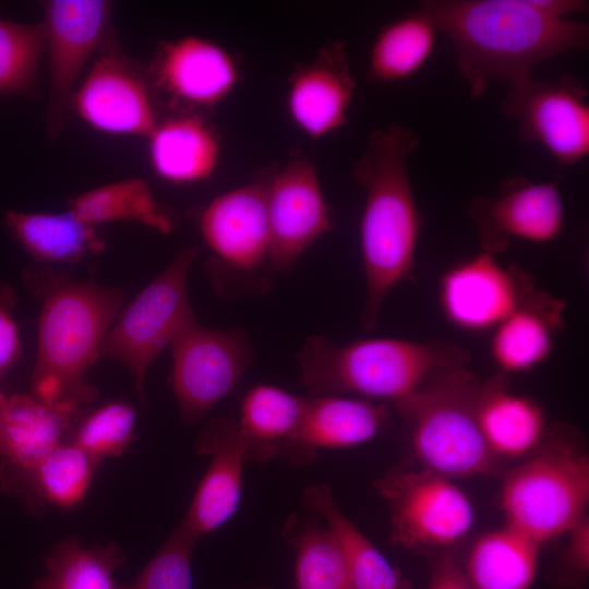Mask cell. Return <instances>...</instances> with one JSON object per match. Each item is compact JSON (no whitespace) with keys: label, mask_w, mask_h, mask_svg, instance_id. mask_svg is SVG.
I'll return each instance as SVG.
<instances>
[{"label":"cell","mask_w":589,"mask_h":589,"mask_svg":"<svg viewBox=\"0 0 589 589\" xmlns=\"http://www.w3.org/2000/svg\"><path fill=\"white\" fill-rule=\"evenodd\" d=\"M556 581L564 589H577L589 570V519L584 517L568 533Z\"/></svg>","instance_id":"cell-37"},{"label":"cell","mask_w":589,"mask_h":589,"mask_svg":"<svg viewBox=\"0 0 589 589\" xmlns=\"http://www.w3.org/2000/svg\"><path fill=\"white\" fill-rule=\"evenodd\" d=\"M4 220L14 238L39 261L76 262L98 254L105 247L96 226L71 209L63 213L10 209Z\"/></svg>","instance_id":"cell-27"},{"label":"cell","mask_w":589,"mask_h":589,"mask_svg":"<svg viewBox=\"0 0 589 589\" xmlns=\"http://www.w3.org/2000/svg\"><path fill=\"white\" fill-rule=\"evenodd\" d=\"M197 539L181 521L139 574L118 589H193L191 563Z\"/></svg>","instance_id":"cell-35"},{"label":"cell","mask_w":589,"mask_h":589,"mask_svg":"<svg viewBox=\"0 0 589 589\" xmlns=\"http://www.w3.org/2000/svg\"><path fill=\"white\" fill-rule=\"evenodd\" d=\"M388 420L385 405L341 395L306 397L296 438L299 462L312 459L315 448H342L377 436Z\"/></svg>","instance_id":"cell-23"},{"label":"cell","mask_w":589,"mask_h":589,"mask_svg":"<svg viewBox=\"0 0 589 589\" xmlns=\"http://www.w3.org/2000/svg\"><path fill=\"white\" fill-rule=\"evenodd\" d=\"M261 589H271V588H261Z\"/></svg>","instance_id":"cell-40"},{"label":"cell","mask_w":589,"mask_h":589,"mask_svg":"<svg viewBox=\"0 0 589 589\" xmlns=\"http://www.w3.org/2000/svg\"><path fill=\"white\" fill-rule=\"evenodd\" d=\"M169 347L170 383L181 418L188 423L199 421L236 387L253 356L250 338L242 329L209 328L196 320Z\"/></svg>","instance_id":"cell-11"},{"label":"cell","mask_w":589,"mask_h":589,"mask_svg":"<svg viewBox=\"0 0 589 589\" xmlns=\"http://www.w3.org/2000/svg\"><path fill=\"white\" fill-rule=\"evenodd\" d=\"M428 589H472L466 574L449 554L433 565Z\"/></svg>","instance_id":"cell-38"},{"label":"cell","mask_w":589,"mask_h":589,"mask_svg":"<svg viewBox=\"0 0 589 589\" xmlns=\"http://www.w3.org/2000/svg\"><path fill=\"white\" fill-rule=\"evenodd\" d=\"M565 309V301L536 288L493 329L490 356L502 374L530 371L549 358Z\"/></svg>","instance_id":"cell-21"},{"label":"cell","mask_w":589,"mask_h":589,"mask_svg":"<svg viewBox=\"0 0 589 589\" xmlns=\"http://www.w3.org/2000/svg\"><path fill=\"white\" fill-rule=\"evenodd\" d=\"M437 28L414 10L385 24L370 50L368 79L375 84H393L418 73L430 59Z\"/></svg>","instance_id":"cell-30"},{"label":"cell","mask_w":589,"mask_h":589,"mask_svg":"<svg viewBox=\"0 0 589 589\" xmlns=\"http://www.w3.org/2000/svg\"><path fill=\"white\" fill-rule=\"evenodd\" d=\"M420 135L396 122L374 130L362 155L352 164L353 179L364 191L360 245L365 298L359 318L372 332L390 291L409 280L423 224L407 170Z\"/></svg>","instance_id":"cell-2"},{"label":"cell","mask_w":589,"mask_h":589,"mask_svg":"<svg viewBox=\"0 0 589 589\" xmlns=\"http://www.w3.org/2000/svg\"><path fill=\"white\" fill-rule=\"evenodd\" d=\"M374 486L390 509L392 540L405 549L454 544L474 524L468 495L452 480L422 468L396 467Z\"/></svg>","instance_id":"cell-9"},{"label":"cell","mask_w":589,"mask_h":589,"mask_svg":"<svg viewBox=\"0 0 589 589\" xmlns=\"http://www.w3.org/2000/svg\"><path fill=\"white\" fill-rule=\"evenodd\" d=\"M45 48L41 22L20 23L0 15V96H32L35 93Z\"/></svg>","instance_id":"cell-34"},{"label":"cell","mask_w":589,"mask_h":589,"mask_svg":"<svg viewBox=\"0 0 589 589\" xmlns=\"http://www.w3.org/2000/svg\"><path fill=\"white\" fill-rule=\"evenodd\" d=\"M80 407L51 404L33 394L0 397V473L26 472L62 442Z\"/></svg>","instance_id":"cell-20"},{"label":"cell","mask_w":589,"mask_h":589,"mask_svg":"<svg viewBox=\"0 0 589 589\" xmlns=\"http://www.w3.org/2000/svg\"><path fill=\"white\" fill-rule=\"evenodd\" d=\"M306 408V397L268 384L250 388L237 420L252 446V460L281 455L299 462L296 438Z\"/></svg>","instance_id":"cell-24"},{"label":"cell","mask_w":589,"mask_h":589,"mask_svg":"<svg viewBox=\"0 0 589 589\" xmlns=\"http://www.w3.org/2000/svg\"><path fill=\"white\" fill-rule=\"evenodd\" d=\"M70 108L107 134L149 137L158 124L146 79L113 46L95 60Z\"/></svg>","instance_id":"cell-15"},{"label":"cell","mask_w":589,"mask_h":589,"mask_svg":"<svg viewBox=\"0 0 589 589\" xmlns=\"http://www.w3.org/2000/svg\"><path fill=\"white\" fill-rule=\"evenodd\" d=\"M39 5L49 63L47 136L58 137L84 65L95 51L113 46L112 4L105 0H45Z\"/></svg>","instance_id":"cell-12"},{"label":"cell","mask_w":589,"mask_h":589,"mask_svg":"<svg viewBox=\"0 0 589 589\" xmlns=\"http://www.w3.org/2000/svg\"><path fill=\"white\" fill-rule=\"evenodd\" d=\"M481 386L482 381L467 366L445 368L431 373L395 405L422 469L449 480L498 469L500 459L488 447L477 421Z\"/></svg>","instance_id":"cell-5"},{"label":"cell","mask_w":589,"mask_h":589,"mask_svg":"<svg viewBox=\"0 0 589 589\" xmlns=\"http://www.w3.org/2000/svg\"><path fill=\"white\" fill-rule=\"evenodd\" d=\"M20 348L16 325L5 305L0 303V376L13 364Z\"/></svg>","instance_id":"cell-39"},{"label":"cell","mask_w":589,"mask_h":589,"mask_svg":"<svg viewBox=\"0 0 589 589\" xmlns=\"http://www.w3.org/2000/svg\"><path fill=\"white\" fill-rule=\"evenodd\" d=\"M156 83L173 99L213 106L235 87L238 71L229 53L195 36L165 43L154 63Z\"/></svg>","instance_id":"cell-19"},{"label":"cell","mask_w":589,"mask_h":589,"mask_svg":"<svg viewBox=\"0 0 589 589\" xmlns=\"http://www.w3.org/2000/svg\"><path fill=\"white\" fill-rule=\"evenodd\" d=\"M303 505L308 512L318 515L334 534L353 589H408L399 572L340 510L327 485L306 488Z\"/></svg>","instance_id":"cell-26"},{"label":"cell","mask_w":589,"mask_h":589,"mask_svg":"<svg viewBox=\"0 0 589 589\" xmlns=\"http://www.w3.org/2000/svg\"><path fill=\"white\" fill-rule=\"evenodd\" d=\"M69 209L96 227L99 224L129 220L161 233H170L179 221L177 214L158 202L148 183L140 178L124 179L85 191L71 200Z\"/></svg>","instance_id":"cell-29"},{"label":"cell","mask_w":589,"mask_h":589,"mask_svg":"<svg viewBox=\"0 0 589 589\" xmlns=\"http://www.w3.org/2000/svg\"><path fill=\"white\" fill-rule=\"evenodd\" d=\"M470 360L468 349L444 339L383 337L336 344L324 335L308 337L296 356L300 381L312 396L354 394L394 406L434 371L468 366Z\"/></svg>","instance_id":"cell-3"},{"label":"cell","mask_w":589,"mask_h":589,"mask_svg":"<svg viewBox=\"0 0 589 589\" xmlns=\"http://www.w3.org/2000/svg\"><path fill=\"white\" fill-rule=\"evenodd\" d=\"M154 171L172 183L208 178L218 161L219 143L214 131L196 115L178 116L158 123L148 137Z\"/></svg>","instance_id":"cell-25"},{"label":"cell","mask_w":589,"mask_h":589,"mask_svg":"<svg viewBox=\"0 0 589 589\" xmlns=\"http://www.w3.org/2000/svg\"><path fill=\"white\" fill-rule=\"evenodd\" d=\"M125 555L116 543L83 546L70 538L56 543L45 560V573L33 589H118L116 570Z\"/></svg>","instance_id":"cell-32"},{"label":"cell","mask_w":589,"mask_h":589,"mask_svg":"<svg viewBox=\"0 0 589 589\" xmlns=\"http://www.w3.org/2000/svg\"><path fill=\"white\" fill-rule=\"evenodd\" d=\"M119 288L92 281H60L46 294L39 323L32 394L51 404L77 407L94 399L85 383L87 369L124 299Z\"/></svg>","instance_id":"cell-4"},{"label":"cell","mask_w":589,"mask_h":589,"mask_svg":"<svg viewBox=\"0 0 589 589\" xmlns=\"http://www.w3.org/2000/svg\"><path fill=\"white\" fill-rule=\"evenodd\" d=\"M197 253L195 247L180 251L120 313L100 346L99 358H115L132 372L143 406L148 366L185 326L195 321L187 278Z\"/></svg>","instance_id":"cell-7"},{"label":"cell","mask_w":589,"mask_h":589,"mask_svg":"<svg viewBox=\"0 0 589 589\" xmlns=\"http://www.w3.org/2000/svg\"><path fill=\"white\" fill-rule=\"evenodd\" d=\"M267 180L230 190L201 213L200 229L214 253L215 280L235 296L271 285Z\"/></svg>","instance_id":"cell-8"},{"label":"cell","mask_w":589,"mask_h":589,"mask_svg":"<svg viewBox=\"0 0 589 589\" xmlns=\"http://www.w3.org/2000/svg\"><path fill=\"white\" fill-rule=\"evenodd\" d=\"M476 416L488 447L498 459L534 452L548 431L542 407L529 397L512 393L502 373L482 382Z\"/></svg>","instance_id":"cell-22"},{"label":"cell","mask_w":589,"mask_h":589,"mask_svg":"<svg viewBox=\"0 0 589 589\" xmlns=\"http://www.w3.org/2000/svg\"><path fill=\"white\" fill-rule=\"evenodd\" d=\"M502 111L516 121L522 142L540 144L557 164L570 166L588 156V91L578 76L508 83Z\"/></svg>","instance_id":"cell-10"},{"label":"cell","mask_w":589,"mask_h":589,"mask_svg":"<svg viewBox=\"0 0 589 589\" xmlns=\"http://www.w3.org/2000/svg\"><path fill=\"white\" fill-rule=\"evenodd\" d=\"M576 431L563 424L546 431L530 458L506 472L501 494L505 525L539 545L567 534L589 503V458Z\"/></svg>","instance_id":"cell-6"},{"label":"cell","mask_w":589,"mask_h":589,"mask_svg":"<svg viewBox=\"0 0 589 589\" xmlns=\"http://www.w3.org/2000/svg\"><path fill=\"white\" fill-rule=\"evenodd\" d=\"M0 397H1V395H0Z\"/></svg>","instance_id":"cell-41"},{"label":"cell","mask_w":589,"mask_h":589,"mask_svg":"<svg viewBox=\"0 0 589 589\" xmlns=\"http://www.w3.org/2000/svg\"><path fill=\"white\" fill-rule=\"evenodd\" d=\"M287 534L296 549V589H353L341 550L325 525L293 517Z\"/></svg>","instance_id":"cell-33"},{"label":"cell","mask_w":589,"mask_h":589,"mask_svg":"<svg viewBox=\"0 0 589 589\" xmlns=\"http://www.w3.org/2000/svg\"><path fill=\"white\" fill-rule=\"evenodd\" d=\"M453 44L471 97L494 80L532 76L541 61L589 46V25L539 11L531 0H424L416 8Z\"/></svg>","instance_id":"cell-1"},{"label":"cell","mask_w":589,"mask_h":589,"mask_svg":"<svg viewBox=\"0 0 589 589\" xmlns=\"http://www.w3.org/2000/svg\"><path fill=\"white\" fill-rule=\"evenodd\" d=\"M287 105L294 123L309 136H324L347 120L356 81L346 45L332 40L298 65L289 81Z\"/></svg>","instance_id":"cell-18"},{"label":"cell","mask_w":589,"mask_h":589,"mask_svg":"<svg viewBox=\"0 0 589 589\" xmlns=\"http://www.w3.org/2000/svg\"><path fill=\"white\" fill-rule=\"evenodd\" d=\"M136 411L124 401L104 405L79 426L73 443L96 462L120 456L134 438Z\"/></svg>","instance_id":"cell-36"},{"label":"cell","mask_w":589,"mask_h":589,"mask_svg":"<svg viewBox=\"0 0 589 589\" xmlns=\"http://www.w3.org/2000/svg\"><path fill=\"white\" fill-rule=\"evenodd\" d=\"M271 232L269 262L274 275L290 268L321 236L333 228L314 164L290 159L267 183Z\"/></svg>","instance_id":"cell-16"},{"label":"cell","mask_w":589,"mask_h":589,"mask_svg":"<svg viewBox=\"0 0 589 589\" xmlns=\"http://www.w3.org/2000/svg\"><path fill=\"white\" fill-rule=\"evenodd\" d=\"M195 447L212 460L181 521L200 538L227 522L237 510L242 469L252 459V446L237 420L218 417L205 425Z\"/></svg>","instance_id":"cell-17"},{"label":"cell","mask_w":589,"mask_h":589,"mask_svg":"<svg viewBox=\"0 0 589 589\" xmlns=\"http://www.w3.org/2000/svg\"><path fill=\"white\" fill-rule=\"evenodd\" d=\"M540 546L504 525L477 539L465 574L472 589H529L537 575Z\"/></svg>","instance_id":"cell-28"},{"label":"cell","mask_w":589,"mask_h":589,"mask_svg":"<svg viewBox=\"0 0 589 589\" xmlns=\"http://www.w3.org/2000/svg\"><path fill=\"white\" fill-rule=\"evenodd\" d=\"M97 464L75 443H61L29 471L0 473V485L9 490L23 481L41 500L70 509L86 495Z\"/></svg>","instance_id":"cell-31"},{"label":"cell","mask_w":589,"mask_h":589,"mask_svg":"<svg viewBox=\"0 0 589 589\" xmlns=\"http://www.w3.org/2000/svg\"><path fill=\"white\" fill-rule=\"evenodd\" d=\"M481 251L496 255L512 240L549 243L564 226V204L557 181L536 182L522 176L505 177L495 194L473 196L467 208Z\"/></svg>","instance_id":"cell-13"},{"label":"cell","mask_w":589,"mask_h":589,"mask_svg":"<svg viewBox=\"0 0 589 589\" xmlns=\"http://www.w3.org/2000/svg\"><path fill=\"white\" fill-rule=\"evenodd\" d=\"M536 288L525 269L503 266L495 255L481 251L441 276L438 301L452 325L481 333L494 329Z\"/></svg>","instance_id":"cell-14"}]
</instances>
